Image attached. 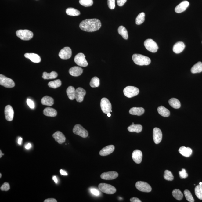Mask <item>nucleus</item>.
<instances>
[{"label":"nucleus","instance_id":"obj_57","mask_svg":"<svg viewBox=\"0 0 202 202\" xmlns=\"http://www.w3.org/2000/svg\"><path fill=\"white\" fill-rule=\"evenodd\" d=\"M107 116L108 117H110L111 116V114L110 113H109L107 114Z\"/></svg>","mask_w":202,"mask_h":202},{"label":"nucleus","instance_id":"obj_3","mask_svg":"<svg viewBox=\"0 0 202 202\" xmlns=\"http://www.w3.org/2000/svg\"><path fill=\"white\" fill-rule=\"evenodd\" d=\"M16 34L18 37L24 41H29L34 36L32 31L28 30H19L16 31Z\"/></svg>","mask_w":202,"mask_h":202},{"label":"nucleus","instance_id":"obj_38","mask_svg":"<svg viewBox=\"0 0 202 202\" xmlns=\"http://www.w3.org/2000/svg\"><path fill=\"white\" fill-rule=\"evenodd\" d=\"M145 13L143 12L140 13L135 19L136 24L140 25L143 23L145 20Z\"/></svg>","mask_w":202,"mask_h":202},{"label":"nucleus","instance_id":"obj_54","mask_svg":"<svg viewBox=\"0 0 202 202\" xmlns=\"http://www.w3.org/2000/svg\"><path fill=\"white\" fill-rule=\"evenodd\" d=\"M23 140V139L21 137H19V140H18V144H19L20 145H21V143H22V141Z\"/></svg>","mask_w":202,"mask_h":202},{"label":"nucleus","instance_id":"obj_28","mask_svg":"<svg viewBox=\"0 0 202 202\" xmlns=\"http://www.w3.org/2000/svg\"><path fill=\"white\" fill-rule=\"evenodd\" d=\"M128 131L130 132H136L139 133L142 132L143 127L140 124H132L128 127Z\"/></svg>","mask_w":202,"mask_h":202},{"label":"nucleus","instance_id":"obj_18","mask_svg":"<svg viewBox=\"0 0 202 202\" xmlns=\"http://www.w3.org/2000/svg\"><path fill=\"white\" fill-rule=\"evenodd\" d=\"M115 146L113 145H109L106 146L101 150L99 154L102 156H106L110 154L115 150Z\"/></svg>","mask_w":202,"mask_h":202},{"label":"nucleus","instance_id":"obj_12","mask_svg":"<svg viewBox=\"0 0 202 202\" xmlns=\"http://www.w3.org/2000/svg\"><path fill=\"white\" fill-rule=\"evenodd\" d=\"M72 55V50L69 47H65L60 51L59 55L61 59L67 60L70 59Z\"/></svg>","mask_w":202,"mask_h":202},{"label":"nucleus","instance_id":"obj_15","mask_svg":"<svg viewBox=\"0 0 202 202\" xmlns=\"http://www.w3.org/2000/svg\"><path fill=\"white\" fill-rule=\"evenodd\" d=\"M5 115L6 120L11 121L14 118V111L11 106H6L5 109Z\"/></svg>","mask_w":202,"mask_h":202},{"label":"nucleus","instance_id":"obj_43","mask_svg":"<svg viewBox=\"0 0 202 202\" xmlns=\"http://www.w3.org/2000/svg\"><path fill=\"white\" fill-rule=\"evenodd\" d=\"M164 178L165 180L168 181H172L174 179V176L171 172L168 170H166L165 171Z\"/></svg>","mask_w":202,"mask_h":202},{"label":"nucleus","instance_id":"obj_1","mask_svg":"<svg viewBox=\"0 0 202 202\" xmlns=\"http://www.w3.org/2000/svg\"><path fill=\"white\" fill-rule=\"evenodd\" d=\"M102 24L100 20L96 19H88L81 23L79 27L82 31L92 32L99 30Z\"/></svg>","mask_w":202,"mask_h":202},{"label":"nucleus","instance_id":"obj_26","mask_svg":"<svg viewBox=\"0 0 202 202\" xmlns=\"http://www.w3.org/2000/svg\"><path fill=\"white\" fill-rule=\"evenodd\" d=\"M44 115L47 117H55L57 116V111L53 108L48 107L44 109L43 111Z\"/></svg>","mask_w":202,"mask_h":202},{"label":"nucleus","instance_id":"obj_13","mask_svg":"<svg viewBox=\"0 0 202 202\" xmlns=\"http://www.w3.org/2000/svg\"><path fill=\"white\" fill-rule=\"evenodd\" d=\"M153 139L154 143L156 144L160 143L161 142L163 137L161 131L158 128H154L153 132Z\"/></svg>","mask_w":202,"mask_h":202},{"label":"nucleus","instance_id":"obj_2","mask_svg":"<svg viewBox=\"0 0 202 202\" xmlns=\"http://www.w3.org/2000/svg\"><path fill=\"white\" fill-rule=\"evenodd\" d=\"M132 59L134 63L138 65H148L151 62L150 58L140 54H133Z\"/></svg>","mask_w":202,"mask_h":202},{"label":"nucleus","instance_id":"obj_60","mask_svg":"<svg viewBox=\"0 0 202 202\" xmlns=\"http://www.w3.org/2000/svg\"><path fill=\"white\" fill-rule=\"evenodd\" d=\"M134 124V122H132V124Z\"/></svg>","mask_w":202,"mask_h":202},{"label":"nucleus","instance_id":"obj_5","mask_svg":"<svg viewBox=\"0 0 202 202\" xmlns=\"http://www.w3.org/2000/svg\"><path fill=\"white\" fill-rule=\"evenodd\" d=\"M124 94L126 97L132 98L135 96L139 93V90L133 86H127L124 89Z\"/></svg>","mask_w":202,"mask_h":202},{"label":"nucleus","instance_id":"obj_24","mask_svg":"<svg viewBox=\"0 0 202 202\" xmlns=\"http://www.w3.org/2000/svg\"><path fill=\"white\" fill-rule=\"evenodd\" d=\"M179 152L182 155L185 157H189L192 155V149L190 148H186L185 146H182L179 149Z\"/></svg>","mask_w":202,"mask_h":202},{"label":"nucleus","instance_id":"obj_32","mask_svg":"<svg viewBox=\"0 0 202 202\" xmlns=\"http://www.w3.org/2000/svg\"><path fill=\"white\" fill-rule=\"evenodd\" d=\"M169 104L173 108L178 109L180 108L181 106V104L180 101L178 99L173 98L170 99L168 101Z\"/></svg>","mask_w":202,"mask_h":202},{"label":"nucleus","instance_id":"obj_52","mask_svg":"<svg viewBox=\"0 0 202 202\" xmlns=\"http://www.w3.org/2000/svg\"><path fill=\"white\" fill-rule=\"evenodd\" d=\"M60 172L61 175H68L67 173L63 170H60Z\"/></svg>","mask_w":202,"mask_h":202},{"label":"nucleus","instance_id":"obj_16","mask_svg":"<svg viewBox=\"0 0 202 202\" xmlns=\"http://www.w3.org/2000/svg\"><path fill=\"white\" fill-rule=\"evenodd\" d=\"M86 92L82 88L79 87L76 89L75 99L78 102H81L84 100Z\"/></svg>","mask_w":202,"mask_h":202},{"label":"nucleus","instance_id":"obj_6","mask_svg":"<svg viewBox=\"0 0 202 202\" xmlns=\"http://www.w3.org/2000/svg\"><path fill=\"white\" fill-rule=\"evenodd\" d=\"M144 44L146 49L150 52H156L158 50V47L157 43L152 39L146 40L144 42Z\"/></svg>","mask_w":202,"mask_h":202},{"label":"nucleus","instance_id":"obj_22","mask_svg":"<svg viewBox=\"0 0 202 202\" xmlns=\"http://www.w3.org/2000/svg\"><path fill=\"white\" fill-rule=\"evenodd\" d=\"M185 47L184 43L182 42H178L173 46V50L175 53L179 54L182 52Z\"/></svg>","mask_w":202,"mask_h":202},{"label":"nucleus","instance_id":"obj_47","mask_svg":"<svg viewBox=\"0 0 202 202\" xmlns=\"http://www.w3.org/2000/svg\"><path fill=\"white\" fill-rule=\"evenodd\" d=\"M27 103L28 106L31 109H34L35 105H34V103L33 101L29 99H28L27 100Z\"/></svg>","mask_w":202,"mask_h":202},{"label":"nucleus","instance_id":"obj_25","mask_svg":"<svg viewBox=\"0 0 202 202\" xmlns=\"http://www.w3.org/2000/svg\"><path fill=\"white\" fill-rule=\"evenodd\" d=\"M145 112V109L143 107H134L129 110V113L132 115L141 116Z\"/></svg>","mask_w":202,"mask_h":202},{"label":"nucleus","instance_id":"obj_49","mask_svg":"<svg viewBox=\"0 0 202 202\" xmlns=\"http://www.w3.org/2000/svg\"><path fill=\"white\" fill-rule=\"evenodd\" d=\"M91 193L94 195H99V192L98 190L95 189H92L91 190Z\"/></svg>","mask_w":202,"mask_h":202},{"label":"nucleus","instance_id":"obj_17","mask_svg":"<svg viewBox=\"0 0 202 202\" xmlns=\"http://www.w3.org/2000/svg\"><path fill=\"white\" fill-rule=\"evenodd\" d=\"M142 157H143V154L141 150H134L132 152V158L135 163L139 164L141 163Z\"/></svg>","mask_w":202,"mask_h":202},{"label":"nucleus","instance_id":"obj_33","mask_svg":"<svg viewBox=\"0 0 202 202\" xmlns=\"http://www.w3.org/2000/svg\"><path fill=\"white\" fill-rule=\"evenodd\" d=\"M118 32L122 38L125 40L128 39V31L126 28L122 26H121L118 29Z\"/></svg>","mask_w":202,"mask_h":202},{"label":"nucleus","instance_id":"obj_27","mask_svg":"<svg viewBox=\"0 0 202 202\" xmlns=\"http://www.w3.org/2000/svg\"><path fill=\"white\" fill-rule=\"evenodd\" d=\"M41 102L43 105L52 106L54 103V100L52 98L49 96H45L41 99Z\"/></svg>","mask_w":202,"mask_h":202},{"label":"nucleus","instance_id":"obj_59","mask_svg":"<svg viewBox=\"0 0 202 202\" xmlns=\"http://www.w3.org/2000/svg\"><path fill=\"white\" fill-rule=\"evenodd\" d=\"M199 185H202V183L201 182L200 183Z\"/></svg>","mask_w":202,"mask_h":202},{"label":"nucleus","instance_id":"obj_23","mask_svg":"<svg viewBox=\"0 0 202 202\" xmlns=\"http://www.w3.org/2000/svg\"><path fill=\"white\" fill-rule=\"evenodd\" d=\"M25 57L29 59L31 62L34 63H39L41 62L40 57L37 54L34 53H26L24 54Z\"/></svg>","mask_w":202,"mask_h":202},{"label":"nucleus","instance_id":"obj_39","mask_svg":"<svg viewBox=\"0 0 202 202\" xmlns=\"http://www.w3.org/2000/svg\"><path fill=\"white\" fill-rule=\"evenodd\" d=\"M195 193L197 197L202 200V185H198L195 187Z\"/></svg>","mask_w":202,"mask_h":202},{"label":"nucleus","instance_id":"obj_61","mask_svg":"<svg viewBox=\"0 0 202 202\" xmlns=\"http://www.w3.org/2000/svg\"></svg>","mask_w":202,"mask_h":202},{"label":"nucleus","instance_id":"obj_19","mask_svg":"<svg viewBox=\"0 0 202 202\" xmlns=\"http://www.w3.org/2000/svg\"><path fill=\"white\" fill-rule=\"evenodd\" d=\"M53 137L55 139L56 141L57 142L60 144L64 143L66 141V137L62 132L57 131L52 135Z\"/></svg>","mask_w":202,"mask_h":202},{"label":"nucleus","instance_id":"obj_30","mask_svg":"<svg viewBox=\"0 0 202 202\" xmlns=\"http://www.w3.org/2000/svg\"><path fill=\"white\" fill-rule=\"evenodd\" d=\"M157 110L158 113L163 117H168L170 115V111L163 106H161L159 107Z\"/></svg>","mask_w":202,"mask_h":202},{"label":"nucleus","instance_id":"obj_20","mask_svg":"<svg viewBox=\"0 0 202 202\" xmlns=\"http://www.w3.org/2000/svg\"><path fill=\"white\" fill-rule=\"evenodd\" d=\"M189 3L188 1H183L179 4L175 8V12L180 13L186 10V8L189 6Z\"/></svg>","mask_w":202,"mask_h":202},{"label":"nucleus","instance_id":"obj_48","mask_svg":"<svg viewBox=\"0 0 202 202\" xmlns=\"http://www.w3.org/2000/svg\"><path fill=\"white\" fill-rule=\"evenodd\" d=\"M127 1V0H117V4L119 6H122Z\"/></svg>","mask_w":202,"mask_h":202},{"label":"nucleus","instance_id":"obj_36","mask_svg":"<svg viewBox=\"0 0 202 202\" xmlns=\"http://www.w3.org/2000/svg\"><path fill=\"white\" fill-rule=\"evenodd\" d=\"M62 82L60 79H57V80H54L51 81L49 83L48 85L51 88L56 89L57 88L60 87L62 85Z\"/></svg>","mask_w":202,"mask_h":202},{"label":"nucleus","instance_id":"obj_58","mask_svg":"<svg viewBox=\"0 0 202 202\" xmlns=\"http://www.w3.org/2000/svg\"><path fill=\"white\" fill-rule=\"evenodd\" d=\"M1 176H2L1 173H0V178H1Z\"/></svg>","mask_w":202,"mask_h":202},{"label":"nucleus","instance_id":"obj_31","mask_svg":"<svg viewBox=\"0 0 202 202\" xmlns=\"http://www.w3.org/2000/svg\"><path fill=\"white\" fill-rule=\"evenodd\" d=\"M202 72V63L199 62L191 68V72L193 74L199 73Z\"/></svg>","mask_w":202,"mask_h":202},{"label":"nucleus","instance_id":"obj_46","mask_svg":"<svg viewBox=\"0 0 202 202\" xmlns=\"http://www.w3.org/2000/svg\"><path fill=\"white\" fill-rule=\"evenodd\" d=\"M107 4L110 9H113L115 7V0H108Z\"/></svg>","mask_w":202,"mask_h":202},{"label":"nucleus","instance_id":"obj_56","mask_svg":"<svg viewBox=\"0 0 202 202\" xmlns=\"http://www.w3.org/2000/svg\"><path fill=\"white\" fill-rule=\"evenodd\" d=\"M4 155V154H3L1 150H0V158H1L2 156Z\"/></svg>","mask_w":202,"mask_h":202},{"label":"nucleus","instance_id":"obj_9","mask_svg":"<svg viewBox=\"0 0 202 202\" xmlns=\"http://www.w3.org/2000/svg\"><path fill=\"white\" fill-rule=\"evenodd\" d=\"M73 132L75 135H78L83 138H86L88 135V132L79 124H77L74 126Z\"/></svg>","mask_w":202,"mask_h":202},{"label":"nucleus","instance_id":"obj_7","mask_svg":"<svg viewBox=\"0 0 202 202\" xmlns=\"http://www.w3.org/2000/svg\"><path fill=\"white\" fill-rule=\"evenodd\" d=\"M0 85L7 88H12L14 87L15 84L12 79L1 74H0Z\"/></svg>","mask_w":202,"mask_h":202},{"label":"nucleus","instance_id":"obj_10","mask_svg":"<svg viewBox=\"0 0 202 202\" xmlns=\"http://www.w3.org/2000/svg\"><path fill=\"white\" fill-rule=\"evenodd\" d=\"M74 61L78 65L81 67H87L88 65V63L85 59V56L82 53H79L75 56Z\"/></svg>","mask_w":202,"mask_h":202},{"label":"nucleus","instance_id":"obj_40","mask_svg":"<svg viewBox=\"0 0 202 202\" xmlns=\"http://www.w3.org/2000/svg\"><path fill=\"white\" fill-rule=\"evenodd\" d=\"M90 85L92 88H96L100 85V79L97 77H94L91 79Z\"/></svg>","mask_w":202,"mask_h":202},{"label":"nucleus","instance_id":"obj_4","mask_svg":"<svg viewBox=\"0 0 202 202\" xmlns=\"http://www.w3.org/2000/svg\"><path fill=\"white\" fill-rule=\"evenodd\" d=\"M98 187L101 191L107 194H114L117 191L115 187L107 183H101L99 184Z\"/></svg>","mask_w":202,"mask_h":202},{"label":"nucleus","instance_id":"obj_41","mask_svg":"<svg viewBox=\"0 0 202 202\" xmlns=\"http://www.w3.org/2000/svg\"><path fill=\"white\" fill-rule=\"evenodd\" d=\"M184 193L187 201L190 202H194L195 200L191 193L188 190H185L184 192Z\"/></svg>","mask_w":202,"mask_h":202},{"label":"nucleus","instance_id":"obj_14","mask_svg":"<svg viewBox=\"0 0 202 202\" xmlns=\"http://www.w3.org/2000/svg\"><path fill=\"white\" fill-rule=\"evenodd\" d=\"M118 173L114 171H109L103 173L100 175L101 178L105 180L115 179L118 176Z\"/></svg>","mask_w":202,"mask_h":202},{"label":"nucleus","instance_id":"obj_37","mask_svg":"<svg viewBox=\"0 0 202 202\" xmlns=\"http://www.w3.org/2000/svg\"><path fill=\"white\" fill-rule=\"evenodd\" d=\"M172 194L174 198L179 201L182 200L183 198V193L179 189H175L172 192Z\"/></svg>","mask_w":202,"mask_h":202},{"label":"nucleus","instance_id":"obj_44","mask_svg":"<svg viewBox=\"0 0 202 202\" xmlns=\"http://www.w3.org/2000/svg\"><path fill=\"white\" fill-rule=\"evenodd\" d=\"M179 175L182 179L186 178L188 176V174L186 173L185 169H182L181 171H179Z\"/></svg>","mask_w":202,"mask_h":202},{"label":"nucleus","instance_id":"obj_55","mask_svg":"<svg viewBox=\"0 0 202 202\" xmlns=\"http://www.w3.org/2000/svg\"><path fill=\"white\" fill-rule=\"evenodd\" d=\"M52 179L53 180H54V181L55 183H58V179L57 177H56V176H54L53 177Z\"/></svg>","mask_w":202,"mask_h":202},{"label":"nucleus","instance_id":"obj_42","mask_svg":"<svg viewBox=\"0 0 202 202\" xmlns=\"http://www.w3.org/2000/svg\"><path fill=\"white\" fill-rule=\"evenodd\" d=\"M79 3L81 5L85 7H89L92 5L93 0H79Z\"/></svg>","mask_w":202,"mask_h":202},{"label":"nucleus","instance_id":"obj_11","mask_svg":"<svg viewBox=\"0 0 202 202\" xmlns=\"http://www.w3.org/2000/svg\"><path fill=\"white\" fill-rule=\"evenodd\" d=\"M135 187L139 191L145 192V193H150L152 190L151 186L146 182H137L135 184Z\"/></svg>","mask_w":202,"mask_h":202},{"label":"nucleus","instance_id":"obj_34","mask_svg":"<svg viewBox=\"0 0 202 202\" xmlns=\"http://www.w3.org/2000/svg\"><path fill=\"white\" fill-rule=\"evenodd\" d=\"M58 77V74L55 71L48 73L46 72H44L43 73L42 78L44 79H55Z\"/></svg>","mask_w":202,"mask_h":202},{"label":"nucleus","instance_id":"obj_8","mask_svg":"<svg viewBox=\"0 0 202 202\" xmlns=\"http://www.w3.org/2000/svg\"><path fill=\"white\" fill-rule=\"evenodd\" d=\"M100 106L103 112L105 114L110 113L111 111V104L108 99L106 98H103L101 100Z\"/></svg>","mask_w":202,"mask_h":202},{"label":"nucleus","instance_id":"obj_29","mask_svg":"<svg viewBox=\"0 0 202 202\" xmlns=\"http://www.w3.org/2000/svg\"><path fill=\"white\" fill-rule=\"evenodd\" d=\"M76 89L72 86H69L66 90L68 97L70 100H74L75 99Z\"/></svg>","mask_w":202,"mask_h":202},{"label":"nucleus","instance_id":"obj_50","mask_svg":"<svg viewBox=\"0 0 202 202\" xmlns=\"http://www.w3.org/2000/svg\"><path fill=\"white\" fill-rule=\"evenodd\" d=\"M130 201L131 202H141L142 201L136 197H132L130 199Z\"/></svg>","mask_w":202,"mask_h":202},{"label":"nucleus","instance_id":"obj_45","mask_svg":"<svg viewBox=\"0 0 202 202\" xmlns=\"http://www.w3.org/2000/svg\"><path fill=\"white\" fill-rule=\"evenodd\" d=\"M10 188L9 184L7 182H5L1 187V190L2 191H7Z\"/></svg>","mask_w":202,"mask_h":202},{"label":"nucleus","instance_id":"obj_51","mask_svg":"<svg viewBox=\"0 0 202 202\" xmlns=\"http://www.w3.org/2000/svg\"><path fill=\"white\" fill-rule=\"evenodd\" d=\"M44 202H57V201L55 199L53 198H48L45 200Z\"/></svg>","mask_w":202,"mask_h":202},{"label":"nucleus","instance_id":"obj_53","mask_svg":"<svg viewBox=\"0 0 202 202\" xmlns=\"http://www.w3.org/2000/svg\"><path fill=\"white\" fill-rule=\"evenodd\" d=\"M31 143H28L25 146V148L27 150H29L31 148Z\"/></svg>","mask_w":202,"mask_h":202},{"label":"nucleus","instance_id":"obj_35","mask_svg":"<svg viewBox=\"0 0 202 202\" xmlns=\"http://www.w3.org/2000/svg\"><path fill=\"white\" fill-rule=\"evenodd\" d=\"M66 13L68 15L71 16H78L80 15L79 11L73 8H67L66 10Z\"/></svg>","mask_w":202,"mask_h":202},{"label":"nucleus","instance_id":"obj_21","mask_svg":"<svg viewBox=\"0 0 202 202\" xmlns=\"http://www.w3.org/2000/svg\"><path fill=\"white\" fill-rule=\"evenodd\" d=\"M83 70L81 68L78 66H74L69 69V73L74 77H78L82 74Z\"/></svg>","mask_w":202,"mask_h":202}]
</instances>
